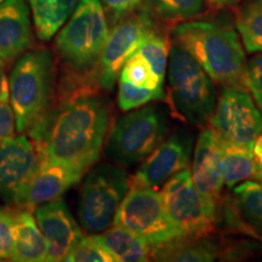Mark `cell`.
Listing matches in <instances>:
<instances>
[{
	"label": "cell",
	"mask_w": 262,
	"mask_h": 262,
	"mask_svg": "<svg viewBox=\"0 0 262 262\" xmlns=\"http://www.w3.org/2000/svg\"><path fill=\"white\" fill-rule=\"evenodd\" d=\"M110 125L106 101L78 94L31 130L40 155L83 176L100 158Z\"/></svg>",
	"instance_id": "cell-1"
},
{
	"label": "cell",
	"mask_w": 262,
	"mask_h": 262,
	"mask_svg": "<svg viewBox=\"0 0 262 262\" xmlns=\"http://www.w3.org/2000/svg\"><path fill=\"white\" fill-rule=\"evenodd\" d=\"M172 37L214 83L244 86L245 50L232 26L217 21H187L173 29Z\"/></svg>",
	"instance_id": "cell-2"
},
{
	"label": "cell",
	"mask_w": 262,
	"mask_h": 262,
	"mask_svg": "<svg viewBox=\"0 0 262 262\" xmlns=\"http://www.w3.org/2000/svg\"><path fill=\"white\" fill-rule=\"evenodd\" d=\"M54 86V61L47 49L26 51L9 78L10 104L16 130H32L45 117Z\"/></svg>",
	"instance_id": "cell-3"
},
{
	"label": "cell",
	"mask_w": 262,
	"mask_h": 262,
	"mask_svg": "<svg viewBox=\"0 0 262 262\" xmlns=\"http://www.w3.org/2000/svg\"><path fill=\"white\" fill-rule=\"evenodd\" d=\"M170 101L180 117L194 126L209 122L216 106L214 81L179 45L169 51Z\"/></svg>",
	"instance_id": "cell-4"
},
{
	"label": "cell",
	"mask_w": 262,
	"mask_h": 262,
	"mask_svg": "<svg viewBox=\"0 0 262 262\" xmlns=\"http://www.w3.org/2000/svg\"><path fill=\"white\" fill-rule=\"evenodd\" d=\"M108 22L100 0H79L56 38L58 55L74 71L97 63L108 38Z\"/></svg>",
	"instance_id": "cell-5"
},
{
	"label": "cell",
	"mask_w": 262,
	"mask_h": 262,
	"mask_svg": "<svg viewBox=\"0 0 262 262\" xmlns=\"http://www.w3.org/2000/svg\"><path fill=\"white\" fill-rule=\"evenodd\" d=\"M168 130L166 119L156 106H147L120 117L111 130L107 156L119 165L133 166L164 140Z\"/></svg>",
	"instance_id": "cell-6"
},
{
	"label": "cell",
	"mask_w": 262,
	"mask_h": 262,
	"mask_svg": "<svg viewBox=\"0 0 262 262\" xmlns=\"http://www.w3.org/2000/svg\"><path fill=\"white\" fill-rule=\"evenodd\" d=\"M129 186V176L119 166L103 164L91 170L79 195L78 216L81 227L90 233H101L111 227Z\"/></svg>",
	"instance_id": "cell-7"
},
{
	"label": "cell",
	"mask_w": 262,
	"mask_h": 262,
	"mask_svg": "<svg viewBox=\"0 0 262 262\" xmlns=\"http://www.w3.org/2000/svg\"><path fill=\"white\" fill-rule=\"evenodd\" d=\"M143 238L149 247L181 235L170 220L162 194L156 189L131 182L118 206L113 224Z\"/></svg>",
	"instance_id": "cell-8"
},
{
	"label": "cell",
	"mask_w": 262,
	"mask_h": 262,
	"mask_svg": "<svg viewBox=\"0 0 262 262\" xmlns=\"http://www.w3.org/2000/svg\"><path fill=\"white\" fill-rule=\"evenodd\" d=\"M209 124L219 139L251 149L262 133V113L247 88L225 85Z\"/></svg>",
	"instance_id": "cell-9"
},
{
	"label": "cell",
	"mask_w": 262,
	"mask_h": 262,
	"mask_svg": "<svg viewBox=\"0 0 262 262\" xmlns=\"http://www.w3.org/2000/svg\"><path fill=\"white\" fill-rule=\"evenodd\" d=\"M160 194L170 220L181 235H206L212 231L217 209L196 189L188 169L164 183Z\"/></svg>",
	"instance_id": "cell-10"
},
{
	"label": "cell",
	"mask_w": 262,
	"mask_h": 262,
	"mask_svg": "<svg viewBox=\"0 0 262 262\" xmlns=\"http://www.w3.org/2000/svg\"><path fill=\"white\" fill-rule=\"evenodd\" d=\"M153 29L150 14L143 8L114 26L97 61L98 84L111 90L119 77L123 66L135 52Z\"/></svg>",
	"instance_id": "cell-11"
},
{
	"label": "cell",
	"mask_w": 262,
	"mask_h": 262,
	"mask_svg": "<svg viewBox=\"0 0 262 262\" xmlns=\"http://www.w3.org/2000/svg\"><path fill=\"white\" fill-rule=\"evenodd\" d=\"M40 150L27 136H12L0 145V199L17 205L40 164Z\"/></svg>",
	"instance_id": "cell-12"
},
{
	"label": "cell",
	"mask_w": 262,
	"mask_h": 262,
	"mask_svg": "<svg viewBox=\"0 0 262 262\" xmlns=\"http://www.w3.org/2000/svg\"><path fill=\"white\" fill-rule=\"evenodd\" d=\"M34 219L47 241V261H64L72 247L84 235L62 198L38 205Z\"/></svg>",
	"instance_id": "cell-13"
},
{
	"label": "cell",
	"mask_w": 262,
	"mask_h": 262,
	"mask_svg": "<svg viewBox=\"0 0 262 262\" xmlns=\"http://www.w3.org/2000/svg\"><path fill=\"white\" fill-rule=\"evenodd\" d=\"M189 160L191 140L180 134H175L168 140H163L146 157L139 171L130 181L158 189L176 173L188 169Z\"/></svg>",
	"instance_id": "cell-14"
},
{
	"label": "cell",
	"mask_w": 262,
	"mask_h": 262,
	"mask_svg": "<svg viewBox=\"0 0 262 262\" xmlns=\"http://www.w3.org/2000/svg\"><path fill=\"white\" fill-rule=\"evenodd\" d=\"M191 178L202 195L217 209L225 183L220 169L219 137L210 127L203 130L196 140Z\"/></svg>",
	"instance_id": "cell-15"
},
{
	"label": "cell",
	"mask_w": 262,
	"mask_h": 262,
	"mask_svg": "<svg viewBox=\"0 0 262 262\" xmlns=\"http://www.w3.org/2000/svg\"><path fill=\"white\" fill-rule=\"evenodd\" d=\"M32 44L31 18L25 0L0 3V61L16 60L28 51Z\"/></svg>",
	"instance_id": "cell-16"
},
{
	"label": "cell",
	"mask_w": 262,
	"mask_h": 262,
	"mask_svg": "<svg viewBox=\"0 0 262 262\" xmlns=\"http://www.w3.org/2000/svg\"><path fill=\"white\" fill-rule=\"evenodd\" d=\"M81 178L83 176L79 173L60 164L52 163L41 156L37 172L29 181L17 205L31 210L44 203L61 198L62 194L79 182Z\"/></svg>",
	"instance_id": "cell-17"
},
{
	"label": "cell",
	"mask_w": 262,
	"mask_h": 262,
	"mask_svg": "<svg viewBox=\"0 0 262 262\" xmlns=\"http://www.w3.org/2000/svg\"><path fill=\"white\" fill-rule=\"evenodd\" d=\"M220 253V247L214 239L206 235H179L150 247L149 256L156 261L209 262Z\"/></svg>",
	"instance_id": "cell-18"
},
{
	"label": "cell",
	"mask_w": 262,
	"mask_h": 262,
	"mask_svg": "<svg viewBox=\"0 0 262 262\" xmlns=\"http://www.w3.org/2000/svg\"><path fill=\"white\" fill-rule=\"evenodd\" d=\"M231 205V219L238 227L262 239V181L247 180L234 186Z\"/></svg>",
	"instance_id": "cell-19"
},
{
	"label": "cell",
	"mask_w": 262,
	"mask_h": 262,
	"mask_svg": "<svg viewBox=\"0 0 262 262\" xmlns=\"http://www.w3.org/2000/svg\"><path fill=\"white\" fill-rule=\"evenodd\" d=\"M48 244L31 210L16 214L15 242L10 260L16 262L47 261Z\"/></svg>",
	"instance_id": "cell-20"
},
{
	"label": "cell",
	"mask_w": 262,
	"mask_h": 262,
	"mask_svg": "<svg viewBox=\"0 0 262 262\" xmlns=\"http://www.w3.org/2000/svg\"><path fill=\"white\" fill-rule=\"evenodd\" d=\"M96 235L116 261L145 262L149 260V244L129 229L112 225V227H108Z\"/></svg>",
	"instance_id": "cell-21"
},
{
	"label": "cell",
	"mask_w": 262,
	"mask_h": 262,
	"mask_svg": "<svg viewBox=\"0 0 262 262\" xmlns=\"http://www.w3.org/2000/svg\"><path fill=\"white\" fill-rule=\"evenodd\" d=\"M79 0H29L38 38L50 40L66 24Z\"/></svg>",
	"instance_id": "cell-22"
},
{
	"label": "cell",
	"mask_w": 262,
	"mask_h": 262,
	"mask_svg": "<svg viewBox=\"0 0 262 262\" xmlns=\"http://www.w3.org/2000/svg\"><path fill=\"white\" fill-rule=\"evenodd\" d=\"M219 145L221 175L227 187L232 188L247 180L253 179L254 160L251 149L226 142L221 139H219Z\"/></svg>",
	"instance_id": "cell-23"
},
{
	"label": "cell",
	"mask_w": 262,
	"mask_h": 262,
	"mask_svg": "<svg viewBox=\"0 0 262 262\" xmlns=\"http://www.w3.org/2000/svg\"><path fill=\"white\" fill-rule=\"evenodd\" d=\"M235 26L245 50L262 51V0H247L238 10Z\"/></svg>",
	"instance_id": "cell-24"
},
{
	"label": "cell",
	"mask_w": 262,
	"mask_h": 262,
	"mask_svg": "<svg viewBox=\"0 0 262 262\" xmlns=\"http://www.w3.org/2000/svg\"><path fill=\"white\" fill-rule=\"evenodd\" d=\"M205 0H146L145 9L164 21H188L204 9Z\"/></svg>",
	"instance_id": "cell-25"
},
{
	"label": "cell",
	"mask_w": 262,
	"mask_h": 262,
	"mask_svg": "<svg viewBox=\"0 0 262 262\" xmlns=\"http://www.w3.org/2000/svg\"><path fill=\"white\" fill-rule=\"evenodd\" d=\"M120 80H125L127 83L140 88L164 91L163 81L157 77L149 62L139 51L135 52L124 63L122 71H120Z\"/></svg>",
	"instance_id": "cell-26"
},
{
	"label": "cell",
	"mask_w": 262,
	"mask_h": 262,
	"mask_svg": "<svg viewBox=\"0 0 262 262\" xmlns=\"http://www.w3.org/2000/svg\"><path fill=\"white\" fill-rule=\"evenodd\" d=\"M139 52L149 62L157 77L164 83L169 57V44L166 38L152 29L140 47Z\"/></svg>",
	"instance_id": "cell-27"
},
{
	"label": "cell",
	"mask_w": 262,
	"mask_h": 262,
	"mask_svg": "<svg viewBox=\"0 0 262 262\" xmlns=\"http://www.w3.org/2000/svg\"><path fill=\"white\" fill-rule=\"evenodd\" d=\"M64 261L68 262H114V257L101 243L97 235H83L75 243Z\"/></svg>",
	"instance_id": "cell-28"
},
{
	"label": "cell",
	"mask_w": 262,
	"mask_h": 262,
	"mask_svg": "<svg viewBox=\"0 0 262 262\" xmlns=\"http://www.w3.org/2000/svg\"><path fill=\"white\" fill-rule=\"evenodd\" d=\"M164 91L140 88L136 85L127 83L125 80H120L119 93H118V104L124 112L142 107L143 104L155 100H162Z\"/></svg>",
	"instance_id": "cell-29"
},
{
	"label": "cell",
	"mask_w": 262,
	"mask_h": 262,
	"mask_svg": "<svg viewBox=\"0 0 262 262\" xmlns=\"http://www.w3.org/2000/svg\"><path fill=\"white\" fill-rule=\"evenodd\" d=\"M243 83L262 112V51H258L247 62Z\"/></svg>",
	"instance_id": "cell-30"
},
{
	"label": "cell",
	"mask_w": 262,
	"mask_h": 262,
	"mask_svg": "<svg viewBox=\"0 0 262 262\" xmlns=\"http://www.w3.org/2000/svg\"><path fill=\"white\" fill-rule=\"evenodd\" d=\"M16 214L0 208V261L10 260L15 242Z\"/></svg>",
	"instance_id": "cell-31"
},
{
	"label": "cell",
	"mask_w": 262,
	"mask_h": 262,
	"mask_svg": "<svg viewBox=\"0 0 262 262\" xmlns=\"http://www.w3.org/2000/svg\"><path fill=\"white\" fill-rule=\"evenodd\" d=\"M15 129V114L11 104L8 102H0V145L14 136Z\"/></svg>",
	"instance_id": "cell-32"
},
{
	"label": "cell",
	"mask_w": 262,
	"mask_h": 262,
	"mask_svg": "<svg viewBox=\"0 0 262 262\" xmlns=\"http://www.w3.org/2000/svg\"><path fill=\"white\" fill-rule=\"evenodd\" d=\"M142 0H102L106 8L112 12L114 18H122L131 14Z\"/></svg>",
	"instance_id": "cell-33"
},
{
	"label": "cell",
	"mask_w": 262,
	"mask_h": 262,
	"mask_svg": "<svg viewBox=\"0 0 262 262\" xmlns=\"http://www.w3.org/2000/svg\"><path fill=\"white\" fill-rule=\"evenodd\" d=\"M253 160H254V175L253 179L256 181H262V134L255 140L253 148Z\"/></svg>",
	"instance_id": "cell-34"
},
{
	"label": "cell",
	"mask_w": 262,
	"mask_h": 262,
	"mask_svg": "<svg viewBox=\"0 0 262 262\" xmlns=\"http://www.w3.org/2000/svg\"><path fill=\"white\" fill-rule=\"evenodd\" d=\"M9 98V78L6 77L4 62L0 61V102H8Z\"/></svg>",
	"instance_id": "cell-35"
},
{
	"label": "cell",
	"mask_w": 262,
	"mask_h": 262,
	"mask_svg": "<svg viewBox=\"0 0 262 262\" xmlns=\"http://www.w3.org/2000/svg\"><path fill=\"white\" fill-rule=\"evenodd\" d=\"M206 2L214 9H225L237 5L242 0H206Z\"/></svg>",
	"instance_id": "cell-36"
},
{
	"label": "cell",
	"mask_w": 262,
	"mask_h": 262,
	"mask_svg": "<svg viewBox=\"0 0 262 262\" xmlns=\"http://www.w3.org/2000/svg\"><path fill=\"white\" fill-rule=\"evenodd\" d=\"M3 2H4V0H0V3H3Z\"/></svg>",
	"instance_id": "cell-37"
}]
</instances>
